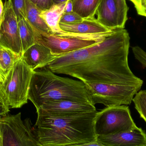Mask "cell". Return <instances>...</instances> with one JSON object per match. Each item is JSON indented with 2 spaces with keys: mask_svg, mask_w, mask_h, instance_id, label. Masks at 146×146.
<instances>
[{
  "mask_svg": "<svg viewBox=\"0 0 146 146\" xmlns=\"http://www.w3.org/2000/svg\"><path fill=\"white\" fill-rule=\"evenodd\" d=\"M129 42L127 30L116 29L98 43L57 56L45 68L84 83L142 86L143 81L134 74L129 66Z\"/></svg>",
  "mask_w": 146,
  "mask_h": 146,
  "instance_id": "obj_1",
  "label": "cell"
},
{
  "mask_svg": "<svg viewBox=\"0 0 146 146\" xmlns=\"http://www.w3.org/2000/svg\"><path fill=\"white\" fill-rule=\"evenodd\" d=\"M98 111L64 116L37 114L36 139L41 146H64L97 141L94 129Z\"/></svg>",
  "mask_w": 146,
  "mask_h": 146,
  "instance_id": "obj_2",
  "label": "cell"
},
{
  "mask_svg": "<svg viewBox=\"0 0 146 146\" xmlns=\"http://www.w3.org/2000/svg\"><path fill=\"white\" fill-rule=\"evenodd\" d=\"M28 99L36 110L47 102L59 100H72L93 104L84 82L58 76L47 68L42 71H34L29 87Z\"/></svg>",
  "mask_w": 146,
  "mask_h": 146,
  "instance_id": "obj_3",
  "label": "cell"
},
{
  "mask_svg": "<svg viewBox=\"0 0 146 146\" xmlns=\"http://www.w3.org/2000/svg\"><path fill=\"white\" fill-rule=\"evenodd\" d=\"M34 71L19 59L0 83V95L9 108H20L27 103L31 80Z\"/></svg>",
  "mask_w": 146,
  "mask_h": 146,
  "instance_id": "obj_4",
  "label": "cell"
},
{
  "mask_svg": "<svg viewBox=\"0 0 146 146\" xmlns=\"http://www.w3.org/2000/svg\"><path fill=\"white\" fill-rule=\"evenodd\" d=\"M93 104L107 107L130 105L141 86L103 83H85Z\"/></svg>",
  "mask_w": 146,
  "mask_h": 146,
  "instance_id": "obj_5",
  "label": "cell"
},
{
  "mask_svg": "<svg viewBox=\"0 0 146 146\" xmlns=\"http://www.w3.org/2000/svg\"><path fill=\"white\" fill-rule=\"evenodd\" d=\"M137 128L127 105L107 107L98 112L94 119L97 136L131 131Z\"/></svg>",
  "mask_w": 146,
  "mask_h": 146,
  "instance_id": "obj_6",
  "label": "cell"
},
{
  "mask_svg": "<svg viewBox=\"0 0 146 146\" xmlns=\"http://www.w3.org/2000/svg\"><path fill=\"white\" fill-rule=\"evenodd\" d=\"M30 123L29 119L24 123L20 112L0 117L1 146H40Z\"/></svg>",
  "mask_w": 146,
  "mask_h": 146,
  "instance_id": "obj_7",
  "label": "cell"
},
{
  "mask_svg": "<svg viewBox=\"0 0 146 146\" xmlns=\"http://www.w3.org/2000/svg\"><path fill=\"white\" fill-rule=\"evenodd\" d=\"M33 31L35 42L48 48L57 56L90 47L103 41L111 34L96 37L86 38L61 36L55 34H41L34 30Z\"/></svg>",
  "mask_w": 146,
  "mask_h": 146,
  "instance_id": "obj_8",
  "label": "cell"
},
{
  "mask_svg": "<svg viewBox=\"0 0 146 146\" xmlns=\"http://www.w3.org/2000/svg\"><path fill=\"white\" fill-rule=\"evenodd\" d=\"M0 45L21 56L22 45L17 16L11 0H5L3 19L0 26Z\"/></svg>",
  "mask_w": 146,
  "mask_h": 146,
  "instance_id": "obj_9",
  "label": "cell"
},
{
  "mask_svg": "<svg viewBox=\"0 0 146 146\" xmlns=\"http://www.w3.org/2000/svg\"><path fill=\"white\" fill-rule=\"evenodd\" d=\"M37 114L51 116L76 115L96 110L92 104L72 100L50 101L37 109Z\"/></svg>",
  "mask_w": 146,
  "mask_h": 146,
  "instance_id": "obj_10",
  "label": "cell"
},
{
  "mask_svg": "<svg viewBox=\"0 0 146 146\" xmlns=\"http://www.w3.org/2000/svg\"><path fill=\"white\" fill-rule=\"evenodd\" d=\"M104 146H146V133L140 128L118 133L97 136Z\"/></svg>",
  "mask_w": 146,
  "mask_h": 146,
  "instance_id": "obj_11",
  "label": "cell"
},
{
  "mask_svg": "<svg viewBox=\"0 0 146 146\" xmlns=\"http://www.w3.org/2000/svg\"><path fill=\"white\" fill-rule=\"evenodd\" d=\"M56 57L48 48L36 42L27 49L21 56L26 64L33 71L46 67Z\"/></svg>",
  "mask_w": 146,
  "mask_h": 146,
  "instance_id": "obj_12",
  "label": "cell"
},
{
  "mask_svg": "<svg viewBox=\"0 0 146 146\" xmlns=\"http://www.w3.org/2000/svg\"><path fill=\"white\" fill-rule=\"evenodd\" d=\"M67 2L59 4H53L48 9L41 10L40 17L50 28L53 34L55 35L61 36L92 37V35L76 34L62 30L60 27V21L62 16L65 13Z\"/></svg>",
  "mask_w": 146,
  "mask_h": 146,
  "instance_id": "obj_13",
  "label": "cell"
},
{
  "mask_svg": "<svg viewBox=\"0 0 146 146\" xmlns=\"http://www.w3.org/2000/svg\"><path fill=\"white\" fill-rule=\"evenodd\" d=\"M60 25L65 31L82 35L104 34L112 31L100 24L95 17L84 19L82 22L74 24L60 23Z\"/></svg>",
  "mask_w": 146,
  "mask_h": 146,
  "instance_id": "obj_14",
  "label": "cell"
},
{
  "mask_svg": "<svg viewBox=\"0 0 146 146\" xmlns=\"http://www.w3.org/2000/svg\"><path fill=\"white\" fill-rule=\"evenodd\" d=\"M98 21L109 30L119 29L115 0H100L96 11Z\"/></svg>",
  "mask_w": 146,
  "mask_h": 146,
  "instance_id": "obj_15",
  "label": "cell"
},
{
  "mask_svg": "<svg viewBox=\"0 0 146 146\" xmlns=\"http://www.w3.org/2000/svg\"><path fill=\"white\" fill-rule=\"evenodd\" d=\"M26 18L34 31L41 34H54L40 16L41 9L30 0H25Z\"/></svg>",
  "mask_w": 146,
  "mask_h": 146,
  "instance_id": "obj_16",
  "label": "cell"
},
{
  "mask_svg": "<svg viewBox=\"0 0 146 146\" xmlns=\"http://www.w3.org/2000/svg\"><path fill=\"white\" fill-rule=\"evenodd\" d=\"M18 21L23 54L27 49L36 43L35 36L33 29L26 19L21 18L18 19Z\"/></svg>",
  "mask_w": 146,
  "mask_h": 146,
  "instance_id": "obj_17",
  "label": "cell"
},
{
  "mask_svg": "<svg viewBox=\"0 0 146 146\" xmlns=\"http://www.w3.org/2000/svg\"><path fill=\"white\" fill-rule=\"evenodd\" d=\"M100 0H72L73 11L83 19L94 18Z\"/></svg>",
  "mask_w": 146,
  "mask_h": 146,
  "instance_id": "obj_18",
  "label": "cell"
},
{
  "mask_svg": "<svg viewBox=\"0 0 146 146\" xmlns=\"http://www.w3.org/2000/svg\"><path fill=\"white\" fill-rule=\"evenodd\" d=\"M21 57L10 50L0 45V72L4 78Z\"/></svg>",
  "mask_w": 146,
  "mask_h": 146,
  "instance_id": "obj_19",
  "label": "cell"
},
{
  "mask_svg": "<svg viewBox=\"0 0 146 146\" xmlns=\"http://www.w3.org/2000/svg\"><path fill=\"white\" fill-rule=\"evenodd\" d=\"M133 101L141 117L146 123V90L138 92L133 98Z\"/></svg>",
  "mask_w": 146,
  "mask_h": 146,
  "instance_id": "obj_20",
  "label": "cell"
},
{
  "mask_svg": "<svg viewBox=\"0 0 146 146\" xmlns=\"http://www.w3.org/2000/svg\"><path fill=\"white\" fill-rule=\"evenodd\" d=\"M118 15V26L119 29H124L128 19L129 7L126 0H115Z\"/></svg>",
  "mask_w": 146,
  "mask_h": 146,
  "instance_id": "obj_21",
  "label": "cell"
},
{
  "mask_svg": "<svg viewBox=\"0 0 146 146\" xmlns=\"http://www.w3.org/2000/svg\"><path fill=\"white\" fill-rule=\"evenodd\" d=\"M80 15L73 11L71 13H64L62 16L60 23L66 24H74L80 23L83 20Z\"/></svg>",
  "mask_w": 146,
  "mask_h": 146,
  "instance_id": "obj_22",
  "label": "cell"
},
{
  "mask_svg": "<svg viewBox=\"0 0 146 146\" xmlns=\"http://www.w3.org/2000/svg\"><path fill=\"white\" fill-rule=\"evenodd\" d=\"M11 1L17 19L21 18L26 19L25 0H11Z\"/></svg>",
  "mask_w": 146,
  "mask_h": 146,
  "instance_id": "obj_23",
  "label": "cell"
},
{
  "mask_svg": "<svg viewBox=\"0 0 146 146\" xmlns=\"http://www.w3.org/2000/svg\"><path fill=\"white\" fill-rule=\"evenodd\" d=\"M132 50L135 59L146 68V52L139 46H135Z\"/></svg>",
  "mask_w": 146,
  "mask_h": 146,
  "instance_id": "obj_24",
  "label": "cell"
},
{
  "mask_svg": "<svg viewBox=\"0 0 146 146\" xmlns=\"http://www.w3.org/2000/svg\"><path fill=\"white\" fill-rule=\"evenodd\" d=\"M33 4L42 10L49 9L54 4L52 0H30Z\"/></svg>",
  "mask_w": 146,
  "mask_h": 146,
  "instance_id": "obj_25",
  "label": "cell"
},
{
  "mask_svg": "<svg viewBox=\"0 0 146 146\" xmlns=\"http://www.w3.org/2000/svg\"><path fill=\"white\" fill-rule=\"evenodd\" d=\"M134 5L139 15L146 17V13L142 7L141 0H129Z\"/></svg>",
  "mask_w": 146,
  "mask_h": 146,
  "instance_id": "obj_26",
  "label": "cell"
},
{
  "mask_svg": "<svg viewBox=\"0 0 146 146\" xmlns=\"http://www.w3.org/2000/svg\"><path fill=\"white\" fill-rule=\"evenodd\" d=\"M9 107L5 104L0 95V117L7 115L9 111Z\"/></svg>",
  "mask_w": 146,
  "mask_h": 146,
  "instance_id": "obj_27",
  "label": "cell"
},
{
  "mask_svg": "<svg viewBox=\"0 0 146 146\" xmlns=\"http://www.w3.org/2000/svg\"><path fill=\"white\" fill-rule=\"evenodd\" d=\"M73 11L72 0H68L67 2L65 8V13H71Z\"/></svg>",
  "mask_w": 146,
  "mask_h": 146,
  "instance_id": "obj_28",
  "label": "cell"
},
{
  "mask_svg": "<svg viewBox=\"0 0 146 146\" xmlns=\"http://www.w3.org/2000/svg\"><path fill=\"white\" fill-rule=\"evenodd\" d=\"M64 146H104L98 142H92V143H87V144H80V145H71Z\"/></svg>",
  "mask_w": 146,
  "mask_h": 146,
  "instance_id": "obj_29",
  "label": "cell"
},
{
  "mask_svg": "<svg viewBox=\"0 0 146 146\" xmlns=\"http://www.w3.org/2000/svg\"><path fill=\"white\" fill-rule=\"evenodd\" d=\"M3 13H4V5L2 0H0V26L3 19Z\"/></svg>",
  "mask_w": 146,
  "mask_h": 146,
  "instance_id": "obj_30",
  "label": "cell"
},
{
  "mask_svg": "<svg viewBox=\"0 0 146 146\" xmlns=\"http://www.w3.org/2000/svg\"><path fill=\"white\" fill-rule=\"evenodd\" d=\"M54 4H59L66 2L68 0H52Z\"/></svg>",
  "mask_w": 146,
  "mask_h": 146,
  "instance_id": "obj_31",
  "label": "cell"
},
{
  "mask_svg": "<svg viewBox=\"0 0 146 146\" xmlns=\"http://www.w3.org/2000/svg\"><path fill=\"white\" fill-rule=\"evenodd\" d=\"M141 5H142V7H143V9L145 10V12L146 13L145 11V8L146 6V0H141Z\"/></svg>",
  "mask_w": 146,
  "mask_h": 146,
  "instance_id": "obj_32",
  "label": "cell"
},
{
  "mask_svg": "<svg viewBox=\"0 0 146 146\" xmlns=\"http://www.w3.org/2000/svg\"><path fill=\"white\" fill-rule=\"evenodd\" d=\"M5 78H4L3 76V75L0 72V83H1L3 82V80H4Z\"/></svg>",
  "mask_w": 146,
  "mask_h": 146,
  "instance_id": "obj_33",
  "label": "cell"
},
{
  "mask_svg": "<svg viewBox=\"0 0 146 146\" xmlns=\"http://www.w3.org/2000/svg\"><path fill=\"white\" fill-rule=\"evenodd\" d=\"M145 11H146V8H145Z\"/></svg>",
  "mask_w": 146,
  "mask_h": 146,
  "instance_id": "obj_34",
  "label": "cell"
},
{
  "mask_svg": "<svg viewBox=\"0 0 146 146\" xmlns=\"http://www.w3.org/2000/svg\"><path fill=\"white\" fill-rule=\"evenodd\" d=\"M0 37H1V35H0Z\"/></svg>",
  "mask_w": 146,
  "mask_h": 146,
  "instance_id": "obj_35",
  "label": "cell"
},
{
  "mask_svg": "<svg viewBox=\"0 0 146 146\" xmlns=\"http://www.w3.org/2000/svg\"></svg>",
  "mask_w": 146,
  "mask_h": 146,
  "instance_id": "obj_36",
  "label": "cell"
}]
</instances>
